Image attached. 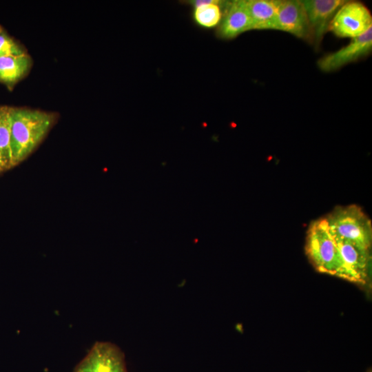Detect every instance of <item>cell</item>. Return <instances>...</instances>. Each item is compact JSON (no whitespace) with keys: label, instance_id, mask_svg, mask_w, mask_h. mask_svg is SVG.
Returning <instances> with one entry per match:
<instances>
[{"label":"cell","instance_id":"1","mask_svg":"<svg viewBox=\"0 0 372 372\" xmlns=\"http://www.w3.org/2000/svg\"><path fill=\"white\" fill-rule=\"evenodd\" d=\"M54 114L35 110L10 107L12 166L25 160L52 127Z\"/></svg>","mask_w":372,"mask_h":372},{"label":"cell","instance_id":"2","mask_svg":"<svg viewBox=\"0 0 372 372\" xmlns=\"http://www.w3.org/2000/svg\"><path fill=\"white\" fill-rule=\"evenodd\" d=\"M306 251L318 271L345 280L344 265L337 242L324 218L314 221L309 226Z\"/></svg>","mask_w":372,"mask_h":372},{"label":"cell","instance_id":"3","mask_svg":"<svg viewBox=\"0 0 372 372\" xmlns=\"http://www.w3.org/2000/svg\"><path fill=\"white\" fill-rule=\"evenodd\" d=\"M324 219L329 231L335 238L348 241L365 249H371V222L358 205L336 207Z\"/></svg>","mask_w":372,"mask_h":372},{"label":"cell","instance_id":"4","mask_svg":"<svg viewBox=\"0 0 372 372\" xmlns=\"http://www.w3.org/2000/svg\"><path fill=\"white\" fill-rule=\"evenodd\" d=\"M372 28L369 10L360 2H346L335 12L328 30L342 38H355Z\"/></svg>","mask_w":372,"mask_h":372},{"label":"cell","instance_id":"5","mask_svg":"<svg viewBox=\"0 0 372 372\" xmlns=\"http://www.w3.org/2000/svg\"><path fill=\"white\" fill-rule=\"evenodd\" d=\"M73 372H127L125 355L115 344L96 342Z\"/></svg>","mask_w":372,"mask_h":372},{"label":"cell","instance_id":"6","mask_svg":"<svg viewBox=\"0 0 372 372\" xmlns=\"http://www.w3.org/2000/svg\"><path fill=\"white\" fill-rule=\"evenodd\" d=\"M278 30L312 41V34L302 1L276 0Z\"/></svg>","mask_w":372,"mask_h":372},{"label":"cell","instance_id":"7","mask_svg":"<svg viewBox=\"0 0 372 372\" xmlns=\"http://www.w3.org/2000/svg\"><path fill=\"white\" fill-rule=\"evenodd\" d=\"M371 49L372 28L363 34L351 39L346 46L320 59L318 65L324 72L333 71L369 54Z\"/></svg>","mask_w":372,"mask_h":372},{"label":"cell","instance_id":"8","mask_svg":"<svg viewBox=\"0 0 372 372\" xmlns=\"http://www.w3.org/2000/svg\"><path fill=\"white\" fill-rule=\"evenodd\" d=\"M335 240L344 265L345 280L355 283L365 284L369 273L370 250L361 248L344 240L336 238Z\"/></svg>","mask_w":372,"mask_h":372},{"label":"cell","instance_id":"9","mask_svg":"<svg viewBox=\"0 0 372 372\" xmlns=\"http://www.w3.org/2000/svg\"><path fill=\"white\" fill-rule=\"evenodd\" d=\"M304 6L312 39L319 45L329 23L337 10L347 1L344 0H304Z\"/></svg>","mask_w":372,"mask_h":372},{"label":"cell","instance_id":"10","mask_svg":"<svg viewBox=\"0 0 372 372\" xmlns=\"http://www.w3.org/2000/svg\"><path fill=\"white\" fill-rule=\"evenodd\" d=\"M251 30L246 0L231 1L219 27V35L224 39H232Z\"/></svg>","mask_w":372,"mask_h":372},{"label":"cell","instance_id":"11","mask_svg":"<svg viewBox=\"0 0 372 372\" xmlns=\"http://www.w3.org/2000/svg\"><path fill=\"white\" fill-rule=\"evenodd\" d=\"M252 30H277L276 0H246Z\"/></svg>","mask_w":372,"mask_h":372},{"label":"cell","instance_id":"12","mask_svg":"<svg viewBox=\"0 0 372 372\" xmlns=\"http://www.w3.org/2000/svg\"><path fill=\"white\" fill-rule=\"evenodd\" d=\"M32 63L28 54L0 57V82L13 86L28 74Z\"/></svg>","mask_w":372,"mask_h":372},{"label":"cell","instance_id":"13","mask_svg":"<svg viewBox=\"0 0 372 372\" xmlns=\"http://www.w3.org/2000/svg\"><path fill=\"white\" fill-rule=\"evenodd\" d=\"M220 2L214 0L192 1L195 6L194 17L196 23L205 28L216 26L222 17Z\"/></svg>","mask_w":372,"mask_h":372},{"label":"cell","instance_id":"14","mask_svg":"<svg viewBox=\"0 0 372 372\" xmlns=\"http://www.w3.org/2000/svg\"><path fill=\"white\" fill-rule=\"evenodd\" d=\"M10 131V107H0V161L5 170L12 167Z\"/></svg>","mask_w":372,"mask_h":372},{"label":"cell","instance_id":"15","mask_svg":"<svg viewBox=\"0 0 372 372\" xmlns=\"http://www.w3.org/2000/svg\"><path fill=\"white\" fill-rule=\"evenodd\" d=\"M27 54L25 49L8 36L3 30L0 31V57L20 56Z\"/></svg>","mask_w":372,"mask_h":372},{"label":"cell","instance_id":"16","mask_svg":"<svg viewBox=\"0 0 372 372\" xmlns=\"http://www.w3.org/2000/svg\"><path fill=\"white\" fill-rule=\"evenodd\" d=\"M4 170L5 169H4L3 167V165H2L1 162L0 161V172H3Z\"/></svg>","mask_w":372,"mask_h":372},{"label":"cell","instance_id":"17","mask_svg":"<svg viewBox=\"0 0 372 372\" xmlns=\"http://www.w3.org/2000/svg\"><path fill=\"white\" fill-rule=\"evenodd\" d=\"M1 30H3V29L0 27V31H1Z\"/></svg>","mask_w":372,"mask_h":372}]
</instances>
